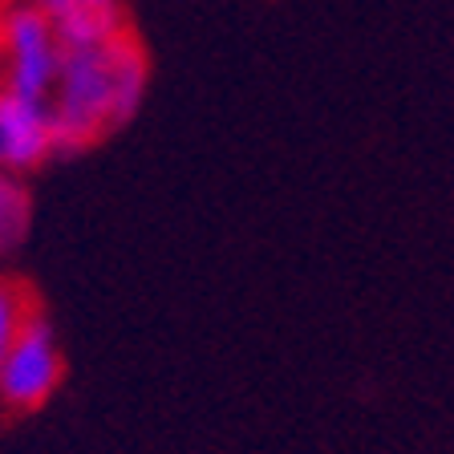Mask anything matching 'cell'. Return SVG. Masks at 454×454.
<instances>
[{"mask_svg": "<svg viewBox=\"0 0 454 454\" xmlns=\"http://www.w3.org/2000/svg\"><path fill=\"white\" fill-rule=\"evenodd\" d=\"M146 98V53L126 28L94 49H66L53 85L57 151H85L102 134L126 126Z\"/></svg>", "mask_w": 454, "mask_h": 454, "instance_id": "cell-1", "label": "cell"}, {"mask_svg": "<svg viewBox=\"0 0 454 454\" xmlns=\"http://www.w3.org/2000/svg\"><path fill=\"white\" fill-rule=\"evenodd\" d=\"M0 53H4V90L28 98H53L57 69H61V41L53 20L28 0H9L0 9Z\"/></svg>", "mask_w": 454, "mask_h": 454, "instance_id": "cell-2", "label": "cell"}, {"mask_svg": "<svg viewBox=\"0 0 454 454\" xmlns=\"http://www.w3.org/2000/svg\"><path fill=\"white\" fill-rule=\"evenodd\" d=\"M57 386H61V349H57L53 325L33 312L0 365V402L12 414H33L57 394Z\"/></svg>", "mask_w": 454, "mask_h": 454, "instance_id": "cell-3", "label": "cell"}, {"mask_svg": "<svg viewBox=\"0 0 454 454\" xmlns=\"http://www.w3.org/2000/svg\"><path fill=\"white\" fill-rule=\"evenodd\" d=\"M57 154L53 106L17 90H0V170L25 175Z\"/></svg>", "mask_w": 454, "mask_h": 454, "instance_id": "cell-4", "label": "cell"}, {"mask_svg": "<svg viewBox=\"0 0 454 454\" xmlns=\"http://www.w3.org/2000/svg\"><path fill=\"white\" fill-rule=\"evenodd\" d=\"M61 49H94L106 41L122 37L126 17L118 0H74L61 17L53 20Z\"/></svg>", "mask_w": 454, "mask_h": 454, "instance_id": "cell-5", "label": "cell"}, {"mask_svg": "<svg viewBox=\"0 0 454 454\" xmlns=\"http://www.w3.org/2000/svg\"><path fill=\"white\" fill-rule=\"evenodd\" d=\"M25 227H28V195L17 175L0 170V252L17 247Z\"/></svg>", "mask_w": 454, "mask_h": 454, "instance_id": "cell-6", "label": "cell"}, {"mask_svg": "<svg viewBox=\"0 0 454 454\" xmlns=\"http://www.w3.org/2000/svg\"><path fill=\"white\" fill-rule=\"evenodd\" d=\"M33 312H37V304H33V296H28L25 288H17L12 280H0V365L9 357L20 325H25Z\"/></svg>", "mask_w": 454, "mask_h": 454, "instance_id": "cell-7", "label": "cell"}, {"mask_svg": "<svg viewBox=\"0 0 454 454\" xmlns=\"http://www.w3.org/2000/svg\"><path fill=\"white\" fill-rule=\"evenodd\" d=\"M28 4H33V9H41L49 20H57V17H61V12L69 9V4H74V0H28Z\"/></svg>", "mask_w": 454, "mask_h": 454, "instance_id": "cell-8", "label": "cell"}]
</instances>
